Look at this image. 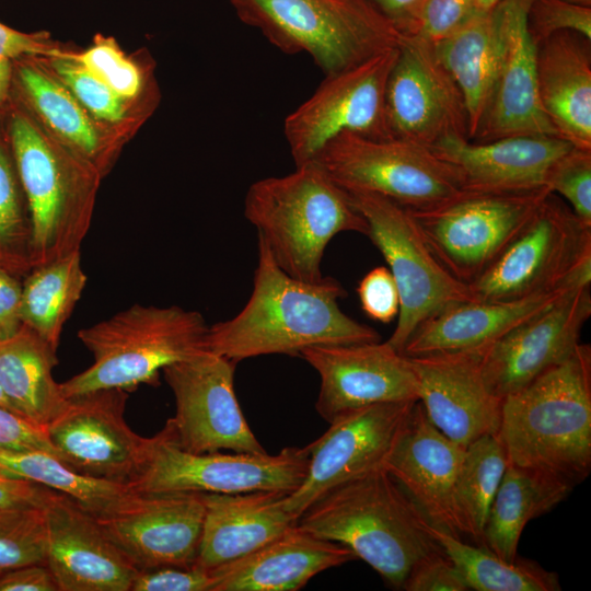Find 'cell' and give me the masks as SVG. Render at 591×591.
<instances>
[{
	"instance_id": "cell-16",
	"label": "cell",
	"mask_w": 591,
	"mask_h": 591,
	"mask_svg": "<svg viewBox=\"0 0 591 591\" xmlns=\"http://www.w3.org/2000/svg\"><path fill=\"white\" fill-rule=\"evenodd\" d=\"M127 399L123 389L69 397L45 428L58 457L78 473L127 484L137 473L146 443L125 420Z\"/></svg>"
},
{
	"instance_id": "cell-11",
	"label": "cell",
	"mask_w": 591,
	"mask_h": 591,
	"mask_svg": "<svg viewBox=\"0 0 591 591\" xmlns=\"http://www.w3.org/2000/svg\"><path fill=\"white\" fill-rule=\"evenodd\" d=\"M313 160L346 192L378 194L412 210L431 208L462 190L453 166L429 147L402 138L343 132Z\"/></svg>"
},
{
	"instance_id": "cell-28",
	"label": "cell",
	"mask_w": 591,
	"mask_h": 591,
	"mask_svg": "<svg viewBox=\"0 0 591 591\" xmlns=\"http://www.w3.org/2000/svg\"><path fill=\"white\" fill-rule=\"evenodd\" d=\"M289 494L283 490L204 493L205 515L195 565L208 570L217 568L279 536L297 522L286 508Z\"/></svg>"
},
{
	"instance_id": "cell-36",
	"label": "cell",
	"mask_w": 591,
	"mask_h": 591,
	"mask_svg": "<svg viewBox=\"0 0 591 591\" xmlns=\"http://www.w3.org/2000/svg\"><path fill=\"white\" fill-rule=\"evenodd\" d=\"M430 533L475 591H559V577L538 563L520 558L509 561L487 547L468 544L433 525Z\"/></svg>"
},
{
	"instance_id": "cell-5",
	"label": "cell",
	"mask_w": 591,
	"mask_h": 591,
	"mask_svg": "<svg viewBox=\"0 0 591 591\" xmlns=\"http://www.w3.org/2000/svg\"><path fill=\"white\" fill-rule=\"evenodd\" d=\"M244 216L276 263L290 276L316 282L326 246L340 232L367 235L368 224L348 193L314 161L285 176L254 182Z\"/></svg>"
},
{
	"instance_id": "cell-27",
	"label": "cell",
	"mask_w": 591,
	"mask_h": 591,
	"mask_svg": "<svg viewBox=\"0 0 591 591\" xmlns=\"http://www.w3.org/2000/svg\"><path fill=\"white\" fill-rule=\"evenodd\" d=\"M355 559L349 547L296 522L252 553L210 569V591H296L317 573Z\"/></svg>"
},
{
	"instance_id": "cell-32",
	"label": "cell",
	"mask_w": 591,
	"mask_h": 591,
	"mask_svg": "<svg viewBox=\"0 0 591 591\" xmlns=\"http://www.w3.org/2000/svg\"><path fill=\"white\" fill-rule=\"evenodd\" d=\"M573 489L551 474L508 464L483 533V546L513 561L525 525L564 501Z\"/></svg>"
},
{
	"instance_id": "cell-17",
	"label": "cell",
	"mask_w": 591,
	"mask_h": 591,
	"mask_svg": "<svg viewBox=\"0 0 591 591\" xmlns=\"http://www.w3.org/2000/svg\"><path fill=\"white\" fill-rule=\"evenodd\" d=\"M416 402L372 404L329 422V428L308 445V472L287 496V510L298 520L326 490L383 466Z\"/></svg>"
},
{
	"instance_id": "cell-22",
	"label": "cell",
	"mask_w": 591,
	"mask_h": 591,
	"mask_svg": "<svg viewBox=\"0 0 591 591\" xmlns=\"http://www.w3.org/2000/svg\"><path fill=\"white\" fill-rule=\"evenodd\" d=\"M533 0H500L494 8L501 54L491 96L471 141L510 136H555L537 94L536 45L526 26Z\"/></svg>"
},
{
	"instance_id": "cell-12",
	"label": "cell",
	"mask_w": 591,
	"mask_h": 591,
	"mask_svg": "<svg viewBox=\"0 0 591 591\" xmlns=\"http://www.w3.org/2000/svg\"><path fill=\"white\" fill-rule=\"evenodd\" d=\"M348 195L364 218L367 236L381 252L397 286L399 312L386 341L402 352L425 320L445 306L475 298L467 283L455 279L437 260L408 208L373 193Z\"/></svg>"
},
{
	"instance_id": "cell-15",
	"label": "cell",
	"mask_w": 591,
	"mask_h": 591,
	"mask_svg": "<svg viewBox=\"0 0 591 591\" xmlns=\"http://www.w3.org/2000/svg\"><path fill=\"white\" fill-rule=\"evenodd\" d=\"M391 137L431 147L451 136L468 138L463 94L433 45L403 35L385 88Z\"/></svg>"
},
{
	"instance_id": "cell-53",
	"label": "cell",
	"mask_w": 591,
	"mask_h": 591,
	"mask_svg": "<svg viewBox=\"0 0 591 591\" xmlns=\"http://www.w3.org/2000/svg\"><path fill=\"white\" fill-rule=\"evenodd\" d=\"M403 35L413 32L418 11L425 0H370Z\"/></svg>"
},
{
	"instance_id": "cell-18",
	"label": "cell",
	"mask_w": 591,
	"mask_h": 591,
	"mask_svg": "<svg viewBox=\"0 0 591 591\" xmlns=\"http://www.w3.org/2000/svg\"><path fill=\"white\" fill-rule=\"evenodd\" d=\"M204 515V493H136L119 508L96 519L140 571L194 566Z\"/></svg>"
},
{
	"instance_id": "cell-8",
	"label": "cell",
	"mask_w": 591,
	"mask_h": 591,
	"mask_svg": "<svg viewBox=\"0 0 591 591\" xmlns=\"http://www.w3.org/2000/svg\"><path fill=\"white\" fill-rule=\"evenodd\" d=\"M591 282V225L549 193L519 234L470 289L479 301H506Z\"/></svg>"
},
{
	"instance_id": "cell-34",
	"label": "cell",
	"mask_w": 591,
	"mask_h": 591,
	"mask_svg": "<svg viewBox=\"0 0 591 591\" xmlns=\"http://www.w3.org/2000/svg\"><path fill=\"white\" fill-rule=\"evenodd\" d=\"M80 251L35 266L22 280L21 321L57 351L65 324L86 286Z\"/></svg>"
},
{
	"instance_id": "cell-14",
	"label": "cell",
	"mask_w": 591,
	"mask_h": 591,
	"mask_svg": "<svg viewBox=\"0 0 591 591\" xmlns=\"http://www.w3.org/2000/svg\"><path fill=\"white\" fill-rule=\"evenodd\" d=\"M235 367L234 361L205 350L162 370L175 398V415L165 424L184 450L266 453L239 405Z\"/></svg>"
},
{
	"instance_id": "cell-56",
	"label": "cell",
	"mask_w": 591,
	"mask_h": 591,
	"mask_svg": "<svg viewBox=\"0 0 591 591\" xmlns=\"http://www.w3.org/2000/svg\"><path fill=\"white\" fill-rule=\"evenodd\" d=\"M0 407L14 412L0 386ZM15 413V412H14ZM18 414V413H16Z\"/></svg>"
},
{
	"instance_id": "cell-52",
	"label": "cell",
	"mask_w": 591,
	"mask_h": 591,
	"mask_svg": "<svg viewBox=\"0 0 591 591\" xmlns=\"http://www.w3.org/2000/svg\"><path fill=\"white\" fill-rule=\"evenodd\" d=\"M49 488L0 472V508L42 507Z\"/></svg>"
},
{
	"instance_id": "cell-55",
	"label": "cell",
	"mask_w": 591,
	"mask_h": 591,
	"mask_svg": "<svg viewBox=\"0 0 591 591\" xmlns=\"http://www.w3.org/2000/svg\"><path fill=\"white\" fill-rule=\"evenodd\" d=\"M500 0H476L478 12H490Z\"/></svg>"
},
{
	"instance_id": "cell-26",
	"label": "cell",
	"mask_w": 591,
	"mask_h": 591,
	"mask_svg": "<svg viewBox=\"0 0 591 591\" xmlns=\"http://www.w3.org/2000/svg\"><path fill=\"white\" fill-rule=\"evenodd\" d=\"M555 136H510L487 142L451 136L429 147L456 171L462 189L521 192L546 187L554 161L572 148Z\"/></svg>"
},
{
	"instance_id": "cell-42",
	"label": "cell",
	"mask_w": 591,
	"mask_h": 591,
	"mask_svg": "<svg viewBox=\"0 0 591 591\" xmlns=\"http://www.w3.org/2000/svg\"><path fill=\"white\" fill-rule=\"evenodd\" d=\"M545 185L569 204L573 213L591 225V149L572 147L551 165Z\"/></svg>"
},
{
	"instance_id": "cell-9",
	"label": "cell",
	"mask_w": 591,
	"mask_h": 591,
	"mask_svg": "<svg viewBox=\"0 0 591 591\" xmlns=\"http://www.w3.org/2000/svg\"><path fill=\"white\" fill-rule=\"evenodd\" d=\"M309 448L287 447L279 453H192L175 441L170 427L146 438L142 456L127 483L136 493L236 494L255 490L292 493L305 478Z\"/></svg>"
},
{
	"instance_id": "cell-48",
	"label": "cell",
	"mask_w": 591,
	"mask_h": 591,
	"mask_svg": "<svg viewBox=\"0 0 591 591\" xmlns=\"http://www.w3.org/2000/svg\"><path fill=\"white\" fill-rule=\"evenodd\" d=\"M77 49L54 38L47 31L22 32L0 22V58L70 56Z\"/></svg>"
},
{
	"instance_id": "cell-50",
	"label": "cell",
	"mask_w": 591,
	"mask_h": 591,
	"mask_svg": "<svg viewBox=\"0 0 591 591\" xmlns=\"http://www.w3.org/2000/svg\"><path fill=\"white\" fill-rule=\"evenodd\" d=\"M0 591H59L45 563L20 566L0 573Z\"/></svg>"
},
{
	"instance_id": "cell-45",
	"label": "cell",
	"mask_w": 591,
	"mask_h": 591,
	"mask_svg": "<svg viewBox=\"0 0 591 591\" xmlns=\"http://www.w3.org/2000/svg\"><path fill=\"white\" fill-rule=\"evenodd\" d=\"M357 293L363 312L372 320L389 324L399 312V293L385 266L368 271L360 280Z\"/></svg>"
},
{
	"instance_id": "cell-24",
	"label": "cell",
	"mask_w": 591,
	"mask_h": 591,
	"mask_svg": "<svg viewBox=\"0 0 591 591\" xmlns=\"http://www.w3.org/2000/svg\"><path fill=\"white\" fill-rule=\"evenodd\" d=\"M465 448L428 419L417 401L383 467L403 488L429 523L463 538L455 485Z\"/></svg>"
},
{
	"instance_id": "cell-6",
	"label": "cell",
	"mask_w": 591,
	"mask_h": 591,
	"mask_svg": "<svg viewBox=\"0 0 591 591\" xmlns=\"http://www.w3.org/2000/svg\"><path fill=\"white\" fill-rule=\"evenodd\" d=\"M208 329L198 311L132 304L79 331L93 362L60 383V390L69 398L103 389L129 392L140 384L158 385L165 367L208 350Z\"/></svg>"
},
{
	"instance_id": "cell-41",
	"label": "cell",
	"mask_w": 591,
	"mask_h": 591,
	"mask_svg": "<svg viewBox=\"0 0 591 591\" xmlns=\"http://www.w3.org/2000/svg\"><path fill=\"white\" fill-rule=\"evenodd\" d=\"M45 558L43 508H0V573L24 565L45 563Z\"/></svg>"
},
{
	"instance_id": "cell-43",
	"label": "cell",
	"mask_w": 591,
	"mask_h": 591,
	"mask_svg": "<svg viewBox=\"0 0 591 591\" xmlns=\"http://www.w3.org/2000/svg\"><path fill=\"white\" fill-rule=\"evenodd\" d=\"M526 26L536 46L560 31H573L591 39V7L567 0H533Z\"/></svg>"
},
{
	"instance_id": "cell-47",
	"label": "cell",
	"mask_w": 591,
	"mask_h": 591,
	"mask_svg": "<svg viewBox=\"0 0 591 591\" xmlns=\"http://www.w3.org/2000/svg\"><path fill=\"white\" fill-rule=\"evenodd\" d=\"M406 591H468L457 567L444 553H436L419 560L407 576Z\"/></svg>"
},
{
	"instance_id": "cell-10",
	"label": "cell",
	"mask_w": 591,
	"mask_h": 591,
	"mask_svg": "<svg viewBox=\"0 0 591 591\" xmlns=\"http://www.w3.org/2000/svg\"><path fill=\"white\" fill-rule=\"evenodd\" d=\"M551 192L462 189L422 210H410L426 244L441 266L470 285L506 250Z\"/></svg>"
},
{
	"instance_id": "cell-46",
	"label": "cell",
	"mask_w": 591,
	"mask_h": 591,
	"mask_svg": "<svg viewBox=\"0 0 591 591\" xmlns=\"http://www.w3.org/2000/svg\"><path fill=\"white\" fill-rule=\"evenodd\" d=\"M210 571L194 565L140 570L130 591H210Z\"/></svg>"
},
{
	"instance_id": "cell-30",
	"label": "cell",
	"mask_w": 591,
	"mask_h": 591,
	"mask_svg": "<svg viewBox=\"0 0 591 591\" xmlns=\"http://www.w3.org/2000/svg\"><path fill=\"white\" fill-rule=\"evenodd\" d=\"M569 290L572 289H553L506 301L453 303L420 323L402 354L418 357L487 346Z\"/></svg>"
},
{
	"instance_id": "cell-38",
	"label": "cell",
	"mask_w": 591,
	"mask_h": 591,
	"mask_svg": "<svg viewBox=\"0 0 591 591\" xmlns=\"http://www.w3.org/2000/svg\"><path fill=\"white\" fill-rule=\"evenodd\" d=\"M509 464L497 434L483 436L465 448L455 485L457 513L464 537L483 545L494 498Z\"/></svg>"
},
{
	"instance_id": "cell-31",
	"label": "cell",
	"mask_w": 591,
	"mask_h": 591,
	"mask_svg": "<svg viewBox=\"0 0 591 591\" xmlns=\"http://www.w3.org/2000/svg\"><path fill=\"white\" fill-rule=\"evenodd\" d=\"M57 363V351L24 324L0 340V386L15 413L44 429L68 403L53 378Z\"/></svg>"
},
{
	"instance_id": "cell-4",
	"label": "cell",
	"mask_w": 591,
	"mask_h": 591,
	"mask_svg": "<svg viewBox=\"0 0 591 591\" xmlns=\"http://www.w3.org/2000/svg\"><path fill=\"white\" fill-rule=\"evenodd\" d=\"M4 123L28 205L32 266L80 251L102 175L50 136L12 96Z\"/></svg>"
},
{
	"instance_id": "cell-33",
	"label": "cell",
	"mask_w": 591,
	"mask_h": 591,
	"mask_svg": "<svg viewBox=\"0 0 591 591\" xmlns=\"http://www.w3.org/2000/svg\"><path fill=\"white\" fill-rule=\"evenodd\" d=\"M460 88L472 140L488 105L499 68L501 42L495 10L477 12L451 36L432 44Z\"/></svg>"
},
{
	"instance_id": "cell-21",
	"label": "cell",
	"mask_w": 591,
	"mask_h": 591,
	"mask_svg": "<svg viewBox=\"0 0 591 591\" xmlns=\"http://www.w3.org/2000/svg\"><path fill=\"white\" fill-rule=\"evenodd\" d=\"M42 508L46 522L45 563L59 591H130L138 570L94 515L53 489Z\"/></svg>"
},
{
	"instance_id": "cell-39",
	"label": "cell",
	"mask_w": 591,
	"mask_h": 591,
	"mask_svg": "<svg viewBox=\"0 0 591 591\" xmlns=\"http://www.w3.org/2000/svg\"><path fill=\"white\" fill-rule=\"evenodd\" d=\"M5 109L0 113V270L23 280L33 268L32 225L26 196L5 129Z\"/></svg>"
},
{
	"instance_id": "cell-13",
	"label": "cell",
	"mask_w": 591,
	"mask_h": 591,
	"mask_svg": "<svg viewBox=\"0 0 591 591\" xmlns=\"http://www.w3.org/2000/svg\"><path fill=\"white\" fill-rule=\"evenodd\" d=\"M397 48L325 76L314 93L285 118L283 135L296 166L312 161L343 132L392 138L385 116V88Z\"/></svg>"
},
{
	"instance_id": "cell-49",
	"label": "cell",
	"mask_w": 591,
	"mask_h": 591,
	"mask_svg": "<svg viewBox=\"0 0 591 591\" xmlns=\"http://www.w3.org/2000/svg\"><path fill=\"white\" fill-rule=\"evenodd\" d=\"M0 450H42L58 457L44 428L3 407H0Z\"/></svg>"
},
{
	"instance_id": "cell-57",
	"label": "cell",
	"mask_w": 591,
	"mask_h": 591,
	"mask_svg": "<svg viewBox=\"0 0 591 591\" xmlns=\"http://www.w3.org/2000/svg\"><path fill=\"white\" fill-rule=\"evenodd\" d=\"M567 1L591 7V0H567Z\"/></svg>"
},
{
	"instance_id": "cell-3",
	"label": "cell",
	"mask_w": 591,
	"mask_h": 591,
	"mask_svg": "<svg viewBox=\"0 0 591 591\" xmlns=\"http://www.w3.org/2000/svg\"><path fill=\"white\" fill-rule=\"evenodd\" d=\"M497 436L510 464L573 487L583 482L591 471L590 345L503 397Z\"/></svg>"
},
{
	"instance_id": "cell-2",
	"label": "cell",
	"mask_w": 591,
	"mask_h": 591,
	"mask_svg": "<svg viewBox=\"0 0 591 591\" xmlns=\"http://www.w3.org/2000/svg\"><path fill=\"white\" fill-rule=\"evenodd\" d=\"M297 523L349 547L394 589H403L419 560L444 553L429 521L383 466L326 490Z\"/></svg>"
},
{
	"instance_id": "cell-25",
	"label": "cell",
	"mask_w": 591,
	"mask_h": 591,
	"mask_svg": "<svg viewBox=\"0 0 591 591\" xmlns=\"http://www.w3.org/2000/svg\"><path fill=\"white\" fill-rule=\"evenodd\" d=\"M12 68L11 96L50 136L107 176L129 140L95 119L40 56L14 59Z\"/></svg>"
},
{
	"instance_id": "cell-44",
	"label": "cell",
	"mask_w": 591,
	"mask_h": 591,
	"mask_svg": "<svg viewBox=\"0 0 591 591\" xmlns=\"http://www.w3.org/2000/svg\"><path fill=\"white\" fill-rule=\"evenodd\" d=\"M477 12L476 0H425L409 35L436 44L454 34Z\"/></svg>"
},
{
	"instance_id": "cell-35",
	"label": "cell",
	"mask_w": 591,
	"mask_h": 591,
	"mask_svg": "<svg viewBox=\"0 0 591 591\" xmlns=\"http://www.w3.org/2000/svg\"><path fill=\"white\" fill-rule=\"evenodd\" d=\"M0 472L62 493L95 518L113 512L136 494L126 483L78 473L42 450H0Z\"/></svg>"
},
{
	"instance_id": "cell-1",
	"label": "cell",
	"mask_w": 591,
	"mask_h": 591,
	"mask_svg": "<svg viewBox=\"0 0 591 591\" xmlns=\"http://www.w3.org/2000/svg\"><path fill=\"white\" fill-rule=\"evenodd\" d=\"M345 296L333 277L310 282L290 276L257 237L250 299L234 317L209 325L208 350L237 363L265 355L300 357L313 346L379 341L373 327L340 309Z\"/></svg>"
},
{
	"instance_id": "cell-37",
	"label": "cell",
	"mask_w": 591,
	"mask_h": 591,
	"mask_svg": "<svg viewBox=\"0 0 591 591\" xmlns=\"http://www.w3.org/2000/svg\"><path fill=\"white\" fill-rule=\"evenodd\" d=\"M82 66L123 100L150 117L161 101L155 61L147 48L126 54L115 37L97 33L73 54Z\"/></svg>"
},
{
	"instance_id": "cell-23",
	"label": "cell",
	"mask_w": 591,
	"mask_h": 591,
	"mask_svg": "<svg viewBox=\"0 0 591 591\" xmlns=\"http://www.w3.org/2000/svg\"><path fill=\"white\" fill-rule=\"evenodd\" d=\"M482 348L409 357L418 381V401L431 424L466 448L497 434L502 399L487 386Z\"/></svg>"
},
{
	"instance_id": "cell-19",
	"label": "cell",
	"mask_w": 591,
	"mask_h": 591,
	"mask_svg": "<svg viewBox=\"0 0 591 591\" xmlns=\"http://www.w3.org/2000/svg\"><path fill=\"white\" fill-rule=\"evenodd\" d=\"M591 315L590 287L569 290L553 304L482 348L488 389L503 398L566 360Z\"/></svg>"
},
{
	"instance_id": "cell-29",
	"label": "cell",
	"mask_w": 591,
	"mask_h": 591,
	"mask_svg": "<svg viewBox=\"0 0 591 591\" xmlns=\"http://www.w3.org/2000/svg\"><path fill=\"white\" fill-rule=\"evenodd\" d=\"M537 94L558 136L591 149V39L560 31L536 46Z\"/></svg>"
},
{
	"instance_id": "cell-40",
	"label": "cell",
	"mask_w": 591,
	"mask_h": 591,
	"mask_svg": "<svg viewBox=\"0 0 591 591\" xmlns=\"http://www.w3.org/2000/svg\"><path fill=\"white\" fill-rule=\"evenodd\" d=\"M73 54L40 58L95 119L130 141L150 116L113 92L74 59Z\"/></svg>"
},
{
	"instance_id": "cell-20",
	"label": "cell",
	"mask_w": 591,
	"mask_h": 591,
	"mask_svg": "<svg viewBox=\"0 0 591 591\" xmlns=\"http://www.w3.org/2000/svg\"><path fill=\"white\" fill-rule=\"evenodd\" d=\"M300 357L320 376L315 408L328 424L372 404L418 401L409 357L387 341L313 346Z\"/></svg>"
},
{
	"instance_id": "cell-51",
	"label": "cell",
	"mask_w": 591,
	"mask_h": 591,
	"mask_svg": "<svg viewBox=\"0 0 591 591\" xmlns=\"http://www.w3.org/2000/svg\"><path fill=\"white\" fill-rule=\"evenodd\" d=\"M22 280L0 270V340L13 336L22 326Z\"/></svg>"
},
{
	"instance_id": "cell-7",
	"label": "cell",
	"mask_w": 591,
	"mask_h": 591,
	"mask_svg": "<svg viewBox=\"0 0 591 591\" xmlns=\"http://www.w3.org/2000/svg\"><path fill=\"white\" fill-rule=\"evenodd\" d=\"M229 1L243 23L285 54H308L325 76L396 48L403 38L370 0Z\"/></svg>"
},
{
	"instance_id": "cell-54",
	"label": "cell",
	"mask_w": 591,
	"mask_h": 591,
	"mask_svg": "<svg viewBox=\"0 0 591 591\" xmlns=\"http://www.w3.org/2000/svg\"><path fill=\"white\" fill-rule=\"evenodd\" d=\"M12 69V60L0 58V113L11 101Z\"/></svg>"
}]
</instances>
